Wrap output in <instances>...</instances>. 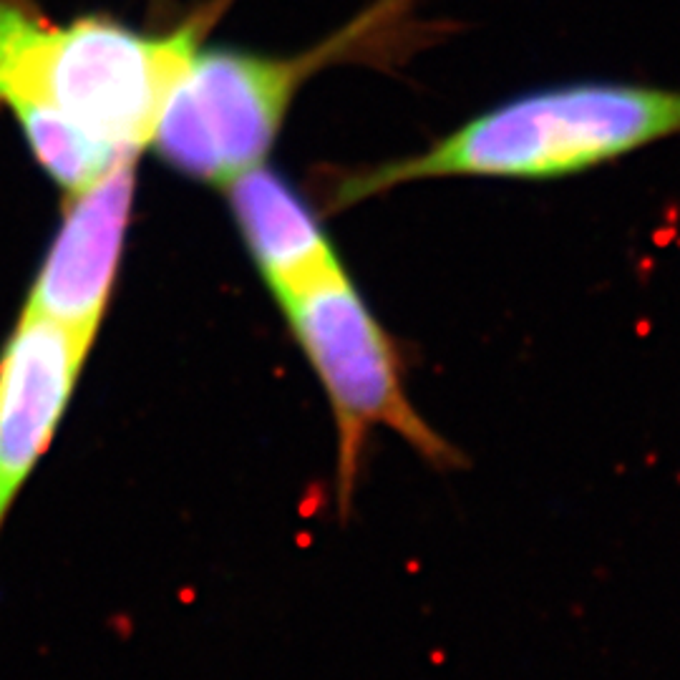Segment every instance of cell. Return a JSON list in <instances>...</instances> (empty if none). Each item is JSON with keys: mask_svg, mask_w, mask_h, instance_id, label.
<instances>
[{"mask_svg": "<svg viewBox=\"0 0 680 680\" xmlns=\"http://www.w3.org/2000/svg\"><path fill=\"white\" fill-rule=\"evenodd\" d=\"M680 136V89L570 81L499 101L408 157L348 176L343 202L438 179L552 181Z\"/></svg>", "mask_w": 680, "mask_h": 680, "instance_id": "1", "label": "cell"}, {"mask_svg": "<svg viewBox=\"0 0 680 680\" xmlns=\"http://www.w3.org/2000/svg\"><path fill=\"white\" fill-rule=\"evenodd\" d=\"M204 23L147 35L89 16L61 28L28 0H0V106L61 113L116 152L136 154L197 53Z\"/></svg>", "mask_w": 680, "mask_h": 680, "instance_id": "2", "label": "cell"}, {"mask_svg": "<svg viewBox=\"0 0 680 680\" xmlns=\"http://www.w3.org/2000/svg\"><path fill=\"white\" fill-rule=\"evenodd\" d=\"M295 343L328 398L335 426V502L348 514L370 434L393 431L436 469L461 453L408 398L401 356L346 267L278 298Z\"/></svg>", "mask_w": 680, "mask_h": 680, "instance_id": "3", "label": "cell"}, {"mask_svg": "<svg viewBox=\"0 0 680 680\" xmlns=\"http://www.w3.org/2000/svg\"><path fill=\"white\" fill-rule=\"evenodd\" d=\"M366 28L361 23L298 58L194 53L154 126L159 154L176 171L202 181H230L262 164L298 86Z\"/></svg>", "mask_w": 680, "mask_h": 680, "instance_id": "4", "label": "cell"}, {"mask_svg": "<svg viewBox=\"0 0 680 680\" xmlns=\"http://www.w3.org/2000/svg\"><path fill=\"white\" fill-rule=\"evenodd\" d=\"M94 338L23 310L0 351V532L51 448Z\"/></svg>", "mask_w": 680, "mask_h": 680, "instance_id": "5", "label": "cell"}, {"mask_svg": "<svg viewBox=\"0 0 680 680\" xmlns=\"http://www.w3.org/2000/svg\"><path fill=\"white\" fill-rule=\"evenodd\" d=\"M134 197V154L76 192L23 310L96 338L111 300Z\"/></svg>", "mask_w": 680, "mask_h": 680, "instance_id": "6", "label": "cell"}, {"mask_svg": "<svg viewBox=\"0 0 680 680\" xmlns=\"http://www.w3.org/2000/svg\"><path fill=\"white\" fill-rule=\"evenodd\" d=\"M230 199L275 300L346 267L307 202L280 174L252 166L230 179Z\"/></svg>", "mask_w": 680, "mask_h": 680, "instance_id": "7", "label": "cell"}, {"mask_svg": "<svg viewBox=\"0 0 680 680\" xmlns=\"http://www.w3.org/2000/svg\"><path fill=\"white\" fill-rule=\"evenodd\" d=\"M16 116L30 144V152L43 164V169L63 189L74 194L94 184L121 157H126V152H116L96 142L56 111L26 106L18 108Z\"/></svg>", "mask_w": 680, "mask_h": 680, "instance_id": "8", "label": "cell"}]
</instances>
